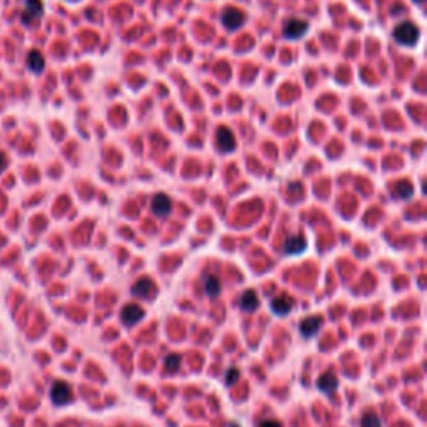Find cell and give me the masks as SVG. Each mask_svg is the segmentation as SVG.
<instances>
[{
  "instance_id": "obj_1",
  "label": "cell",
  "mask_w": 427,
  "mask_h": 427,
  "mask_svg": "<svg viewBox=\"0 0 427 427\" xmlns=\"http://www.w3.org/2000/svg\"><path fill=\"white\" fill-rule=\"evenodd\" d=\"M419 29L416 23L412 22H402L397 27L394 29V39L399 42L401 45L412 47L416 45V42L419 40Z\"/></svg>"
},
{
  "instance_id": "obj_2",
  "label": "cell",
  "mask_w": 427,
  "mask_h": 427,
  "mask_svg": "<svg viewBox=\"0 0 427 427\" xmlns=\"http://www.w3.org/2000/svg\"><path fill=\"white\" fill-rule=\"evenodd\" d=\"M50 399L55 406H65L67 402L72 401V390L70 386L64 381L53 382V386L50 387Z\"/></svg>"
},
{
  "instance_id": "obj_3",
  "label": "cell",
  "mask_w": 427,
  "mask_h": 427,
  "mask_svg": "<svg viewBox=\"0 0 427 427\" xmlns=\"http://www.w3.org/2000/svg\"><path fill=\"white\" fill-rule=\"evenodd\" d=\"M309 30V23L305 20H300V19H291L286 22L284 25V35L289 39H300L304 37L305 32Z\"/></svg>"
},
{
  "instance_id": "obj_4",
  "label": "cell",
  "mask_w": 427,
  "mask_h": 427,
  "mask_svg": "<svg viewBox=\"0 0 427 427\" xmlns=\"http://www.w3.org/2000/svg\"><path fill=\"white\" fill-rule=\"evenodd\" d=\"M120 316H122V322L125 326H135V324H139L146 317V310L137 304H129L122 309V314Z\"/></svg>"
},
{
  "instance_id": "obj_5",
  "label": "cell",
  "mask_w": 427,
  "mask_h": 427,
  "mask_svg": "<svg viewBox=\"0 0 427 427\" xmlns=\"http://www.w3.org/2000/svg\"><path fill=\"white\" fill-rule=\"evenodd\" d=\"M321 326H322V317L321 316H309V317L302 319V322H300V326H299V330H300V334H302V337L310 339L319 332Z\"/></svg>"
},
{
  "instance_id": "obj_6",
  "label": "cell",
  "mask_w": 427,
  "mask_h": 427,
  "mask_svg": "<svg viewBox=\"0 0 427 427\" xmlns=\"http://www.w3.org/2000/svg\"><path fill=\"white\" fill-rule=\"evenodd\" d=\"M307 247V240L302 236H291L286 239L284 245H282V250H284V254L287 255H297V254H302Z\"/></svg>"
},
{
  "instance_id": "obj_7",
  "label": "cell",
  "mask_w": 427,
  "mask_h": 427,
  "mask_svg": "<svg viewBox=\"0 0 427 427\" xmlns=\"http://www.w3.org/2000/svg\"><path fill=\"white\" fill-rule=\"evenodd\" d=\"M150 207H152V212L157 215V217H167V215L170 214V210H172V201H170L169 195L157 194L152 199Z\"/></svg>"
},
{
  "instance_id": "obj_8",
  "label": "cell",
  "mask_w": 427,
  "mask_h": 427,
  "mask_svg": "<svg viewBox=\"0 0 427 427\" xmlns=\"http://www.w3.org/2000/svg\"><path fill=\"white\" fill-rule=\"evenodd\" d=\"M155 294V284L152 279L149 277H142L140 280H137L134 287H132V296L140 297V299H149Z\"/></svg>"
},
{
  "instance_id": "obj_9",
  "label": "cell",
  "mask_w": 427,
  "mask_h": 427,
  "mask_svg": "<svg viewBox=\"0 0 427 427\" xmlns=\"http://www.w3.org/2000/svg\"><path fill=\"white\" fill-rule=\"evenodd\" d=\"M217 146L222 152H232L236 149V137H234L232 130L227 127H219L217 129Z\"/></svg>"
},
{
  "instance_id": "obj_10",
  "label": "cell",
  "mask_w": 427,
  "mask_h": 427,
  "mask_svg": "<svg viewBox=\"0 0 427 427\" xmlns=\"http://www.w3.org/2000/svg\"><path fill=\"white\" fill-rule=\"evenodd\" d=\"M244 22V14L237 9H225L224 14H222V23L229 29V30H236L237 27H240V23Z\"/></svg>"
},
{
  "instance_id": "obj_11",
  "label": "cell",
  "mask_w": 427,
  "mask_h": 427,
  "mask_svg": "<svg viewBox=\"0 0 427 427\" xmlns=\"http://www.w3.org/2000/svg\"><path fill=\"white\" fill-rule=\"evenodd\" d=\"M239 307L244 312H254L259 307V296L255 291H245L242 296H240V302Z\"/></svg>"
},
{
  "instance_id": "obj_12",
  "label": "cell",
  "mask_w": 427,
  "mask_h": 427,
  "mask_svg": "<svg viewBox=\"0 0 427 427\" xmlns=\"http://www.w3.org/2000/svg\"><path fill=\"white\" fill-rule=\"evenodd\" d=\"M202 282H204V291H206V294L210 297V299H214V297H217L220 291H222V286H220V280L215 277V275L212 274H206L202 277Z\"/></svg>"
},
{
  "instance_id": "obj_13",
  "label": "cell",
  "mask_w": 427,
  "mask_h": 427,
  "mask_svg": "<svg viewBox=\"0 0 427 427\" xmlns=\"http://www.w3.org/2000/svg\"><path fill=\"white\" fill-rule=\"evenodd\" d=\"M337 384H339L337 377L334 376V372H326V374H322L319 377L317 387H319V390H322L324 394H330L337 389Z\"/></svg>"
},
{
  "instance_id": "obj_14",
  "label": "cell",
  "mask_w": 427,
  "mask_h": 427,
  "mask_svg": "<svg viewBox=\"0 0 427 427\" xmlns=\"http://www.w3.org/2000/svg\"><path fill=\"white\" fill-rule=\"evenodd\" d=\"M292 299L287 297V296H282V297H275L272 302H270V309L274 310V314L277 316H286L291 312L292 309Z\"/></svg>"
},
{
  "instance_id": "obj_15",
  "label": "cell",
  "mask_w": 427,
  "mask_h": 427,
  "mask_svg": "<svg viewBox=\"0 0 427 427\" xmlns=\"http://www.w3.org/2000/svg\"><path fill=\"white\" fill-rule=\"evenodd\" d=\"M44 57H42V53L37 50H30L29 55H27V67L34 72V74H42L44 72Z\"/></svg>"
},
{
  "instance_id": "obj_16",
  "label": "cell",
  "mask_w": 427,
  "mask_h": 427,
  "mask_svg": "<svg viewBox=\"0 0 427 427\" xmlns=\"http://www.w3.org/2000/svg\"><path fill=\"white\" fill-rule=\"evenodd\" d=\"M395 194H397L399 199H411L412 194H414V187L411 182H407V180H402L397 185H395Z\"/></svg>"
},
{
  "instance_id": "obj_17",
  "label": "cell",
  "mask_w": 427,
  "mask_h": 427,
  "mask_svg": "<svg viewBox=\"0 0 427 427\" xmlns=\"http://www.w3.org/2000/svg\"><path fill=\"white\" fill-rule=\"evenodd\" d=\"M25 14L32 17H40L42 12H44V5H42V0H25Z\"/></svg>"
},
{
  "instance_id": "obj_18",
  "label": "cell",
  "mask_w": 427,
  "mask_h": 427,
  "mask_svg": "<svg viewBox=\"0 0 427 427\" xmlns=\"http://www.w3.org/2000/svg\"><path fill=\"white\" fill-rule=\"evenodd\" d=\"M180 362H182V359H180V356H177V354H170V356L165 359V371H167V372L177 371V369L180 367Z\"/></svg>"
},
{
  "instance_id": "obj_19",
  "label": "cell",
  "mask_w": 427,
  "mask_h": 427,
  "mask_svg": "<svg viewBox=\"0 0 427 427\" xmlns=\"http://www.w3.org/2000/svg\"><path fill=\"white\" fill-rule=\"evenodd\" d=\"M362 427H382V424L376 414H365L362 417Z\"/></svg>"
},
{
  "instance_id": "obj_20",
  "label": "cell",
  "mask_w": 427,
  "mask_h": 427,
  "mask_svg": "<svg viewBox=\"0 0 427 427\" xmlns=\"http://www.w3.org/2000/svg\"><path fill=\"white\" fill-rule=\"evenodd\" d=\"M239 379V371L237 369H231L225 374V384H229V386H232L234 382H236Z\"/></svg>"
},
{
  "instance_id": "obj_21",
  "label": "cell",
  "mask_w": 427,
  "mask_h": 427,
  "mask_svg": "<svg viewBox=\"0 0 427 427\" xmlns=\"http://www.w3.org/2000/svg\"><path fill=\"white\" fill-rule=\"evenodd\" d=\"M259 427H282V424L279 420H274V419H269V420H262L261 425Z\"/></svg>"
},
{
  "instance_id": "obj_22",
  "label": "cell",
  "mask_w": 427,
  "mask_h": 427,
  "mask_svg": "<svg viewBox=\"0 0 427 427\" xmlns=\"http://www.w3.org/2000/svg\"><path fill=\"white\" fill-rule=\"evenodd\" d=\"M5 165H7V157H5V154L0 152V172L5 169Z\"/></svg>"
},
{
  "instance_id": "obj_23",
  "label": "cell",
  "mask_w": 427,
  "mask_h": 427,
  "mask_svg": "<svg viewBox=\"0 0 427 427\" xmlns=\"http://www.w3.org/2000/svg\"><path fill=\"white\" fill-rule=\"evenodd\" d=\"M416 2H419V4H420V2H422V0H416Z\"/></svg>"
},
{
  "instance_id": "obj_24",
  "label": "cell",
  "mask_w": 427,
  "mask_h": 427,
  "mask_svg": "<svg viewBox=\"0 0 427 427\" xmlns=\"http://www.w3.org/2000/svg\"><path fill=\"white\" fill-rule=\"evenodd\" d=\"M231 427H237V425H236V424H232V425H231Z\"/></svg>"
}]
</instances>
